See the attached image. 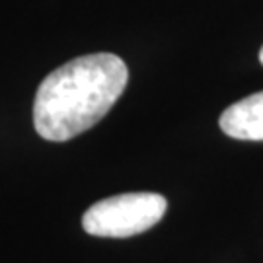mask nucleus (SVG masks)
<instances>
[{
  "label": "nucleus",
  "mask_w": 263,
  "mask_h": 263,
  "mask_svg": "<svg viewBox=\"0 0 263 263\" xmlns=\"http://www.w3.org/2000/svg\"><path fill=\"white\" fill-rule=\"evenodd\" d=\"M129 70L113 53L72 59L39 84L33 125L45 141L65 142L94 127L125 92Z\"/></svg>",
  "instance_id": "nucleus-1"
},
{
  "label": "nucleus",
  "mask_w": 263,
  "mask_h": 263,
  "mask_svg": "<svg viewBox=\"0 0 263 263\" xmlns=\"http://www.w3.org/2000/svg\"><path fill=\"white\" fill-rule=\"evenodd\" d=\"M168 209L160 193H121L102 199L82 216V228L100 238H129L158 224Z\"/></svg>",
  "instance_id": "nucleus-2"
},
{
  "label": "nucleus",
  "mask_w": 263,
  "mask_h": 263,
  "mask_svg": "<svg viewBox=\"0 0 263 263\" xmlns=\"http://www.w3.org/2000/svg\"><path fill=\"white\" fill-rule=\"evenodd\" d=\"M218 125L232 139L263 141V92L248 96L224 109Z\"/></svg>",
  "instance_id": "nucleus-3"
},
{
  "label": "nucleus",
  "mask_w": 263,
  "mask_h": 263,
  "mask_svg": "<svg viewBox=\"0 0 263 263\" xmlns=\"http://www.w3.org/2000/svg\"><path fill=\"white\" fill-rule=\"evenodd\" d=\"M259 63L263 65V47H261V51H259Z\"/></svg>",
  "instance_id": "nucleus-4"
}]
</instances>
